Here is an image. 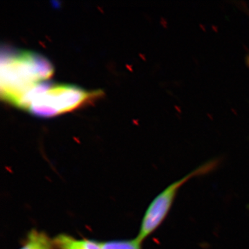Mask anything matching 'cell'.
<instances>
[{
    "mask_svg": "<svg viewBox=\"0 0 249 249\" xmlns=\"http://www.w3.org/2000/svg\"><path fill=\"white\" fill-rule=\"evenodd\" d=\"M54 67L45 55L1 46L0 90L1 99L16 106L23 95L53 74Z\"/></svg>",
    "mask_w": 249,
    "mask_h": 249,
    "instance_id": "obj_1",
    "label": "cell"
},
{
    "mask_svg": "<svg viewBox=\"0 0 249 249\" xmlns=\"http://www.w3.org/2000/svg\"><path fill=\"white\" fill-rule=\"evenodd\" d=\"M103 94L99 89L89 91L77 85L43 81L24 93L16 107L37 117H53L74 110Z\"/></svg>",
    "mask_w": 249,
    "mask_h": 249,
    "instance_id": "obj_2",
    "label": "cell"
},
{
    "mask_svg": "<svg viewBox=\"0 0 249 249\" xmlns=\"http://www.w3.org/2000/svg\"><path fill=\"white\" fill-rule=\"evenodd\" d=\"M217 163V160H213L198 167L186 176L171 183L156 196L144 214L137 240L142 242L160 227L169 213L178 192L183 185L196 177L209 173L215 168Z\"/></svg>",
    "mask_w": 249,
    "mask_h": 249,
    "instance_id": "obj_3",
    "label": "cell"
},
{
    "mask_svg": "<svg viewBox=\"0 0 249 249\" xmlns=\"http://www.w3.org/2000/svg\"><path fill=\"white\" fill-rule=\"evenodd\" d=\"M60 249H102L101 245L93 241L76 240L70 236L60 235L54 240Z\"/></svg>",
    "mask_w": 249,
    "mask_h": 249,
    "instance_id": "obj_4",
    "label": "cell"
},
{
    "mask_svg": "<svg viewBox=\"0 0 249 249\" xmlns=\"http://www.w3.org/2000/svg\"><path fill=\"white\" fill-rule=\"evenodd\" d=\"M21 249H52V244L45 234L31 232L26 245Z\"/></svg>",
    "mask_w": 249,
    "mask_h": 249,
    "instance_id": "obj_5",
    "label": "cell"
},
{
    "mask_svg": "<svg viewBox=\"0 0 249 249\" xmlns=\"http://www.w3.org/2000/svg\"><path fill=\"white\" fill-rule=\"evenodd\" d=\"M141 244L137 238L128 241H114V242L100 243L102 249H141Z\"/></svg>",
    "mask_w": 249,
    "mask_h": 249,
    "instance_id": "obj_6",
    "label": "cell"
},
{
    "mask_svg": "<svg viewBox=\"0 0 249 249\" xmlns=\"http://www.w3.org/2000/svg\"><path fill=\"white\" fill-rule=\"evenodd\" d=\"M245 60L246 64H247V66L249 67V54H248V55H247V56H246Z\"/></svg>",
    "mask_w": 249,
    "mask_h": 249,
    "instance_id": "obj_7",
    "label": "cell"
}]
</instances>
